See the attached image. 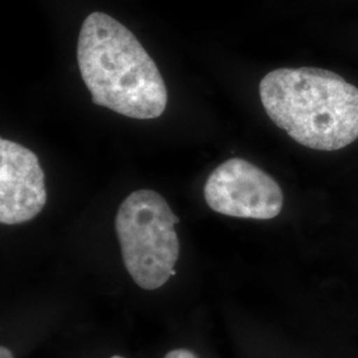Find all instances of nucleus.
<instances>
[{
  "label": "nucleus",
  "mask_w": 358,
  "mask_h": 358,
  "mask_svg": "<svg viewBox=\"0 0 358 358\" xmlns=\"http://www.w3.org/2000/svg\"><path fill=\"white\" fill-rule=\"evenodd\" d=\"M77 63L93 103L134 120L164 115V77L140 40L115 17L93 13L84 20Z\"/></svg>",
  "instance_id": "obj_1"
},
{
  "label": "nucleus",
  "mask_w": 358,
  "mask_h": 358,
  "mask_svg": "<svg viewBox=\"0 0 358 358\" xmlns=\"http://www.w3.org/2000/svg\"><path fill=\"white\" fill-rule=\"evenodd\" d=\"M269 118L306 148L336 152L358 138V88L321 68H280L259 85Z\"/></svg>",
  "instance_id": "obj_2"
},
{
  "label": "nucleus",
  "mask_w": 358,
  "mask_h": 358,
  "mask_svg": "<svg viewBox=\"0 0 358 358\" xmlns=\"http://www.w3.org/2000/svg\"><path fill=\"white\" fill-rule=\"evenodd\" d=\"M179 217L158 192H131L115 215V229L124 266L134 282L146 291L165 285L176 275Z\"/></svg>",
  "instance_id": "obj_3"
},
{
  "label": "nucleus",
  "mask_w": 358,
  "mask_h": 358,
  "mask_svg": "<svg viewBox=\"0 0 358 358\" xmlns=\"http://www.w3.org/2000/svg\"><path fill=\"white\" fill-rule=\"evenodd\" d=\"M205 199L217 214L257 220L278 217L284 205L279 183L243 158H231L210 174Z\"/></svg>",
  "instance_id": "obj_4"
},
{
  "label": "nucleus",
  "mask_w": 358,
  "mask_h": 358,
  "mask_svg": "<svg viewBox=\"0 0 358 358\" xmlns=\"http://www.w3.org/2000/svg\"><path fill=\"white\" fill-rule=\"evenodd\" d=\"M47 203L45 176L38 155L20 143L0 140V222L22 224Z\"/></svg>",
  "instance_id": "obj_5"
},
{
  "label": "nucleus",
  "mask_w": 358,
  "mask_h": 358,
  "mask_svg": "<svg viewBox=\"0 0 358 358\" xmlns=\"http://www.w3.org/2000/svg\"><path fill=\"white\" fill-rule=\"evenodd\" d=\"M165 358H199L189 349H174L167 353Z\"/></svg>",
  "instance_id": "obj_6"
},
{
  "label": "nucleus",
  "mask_w": 358,
  "mask_h": 358,
  "mask_svg": "<svg viewBox=\"0 0 358 358\" xmlns=\"http://www.w3.org/2000/svg\"><path fill=\"white\" fill-rule=\"evenodd\" d=\"M0 358H15V356H13V352L8 348L1 346L0 348Z\"/></svg>",
  "instance_id": "obj_7"
},
{
  "label": "nucleus",
  "mask_w": 358,
  "mask_h": 358,
  "mask_svg": "<svg viewBox=\"0 0 358 358\" xmlns=\"http://www.w3.org/2000/svg\"><path fill=\"white\" fill-rule=\"evenodd\" d=\"M110 358H125V357H121V356H113V357Z\"/></svg>",
  "instance_id": "obj_8"
}]
</instances>
